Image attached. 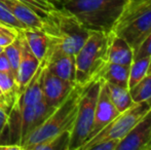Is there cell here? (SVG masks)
Listing matches in <instances>:
<instances>
[{"instance_id":"6da1fadb","label":"cell","mask_w":151,"mask_h":150,"mask_svg":"<svg viewBox=\"0 0 151 150\" xmlns=\"http://www.w3.org/2000/svg\"><path fill=\"white\" fill-rule=\"evenodd\" d=\"M129 0H67L60 7L72 14L88 31L110 34Z\"/></svg>"},{"instance_id":"7a4b0ae2","label":"cell","mask_w":151,"mask_h":150,"mask_svg":"<svg viewBox=\"0 0 151 150\" xmlns=\"http://www.w3.org/2000/svg\"><path fill=\"white\" fill-rule=\"evenodd\" d=\"M42 21L41 30L48 37V43L72 56L77 54L90 36L91 31L84 28L73 14L60 6H56Z\"/></svg>"},{"instance_id":"3957f363","label":"cell","mask_w":151,"mask_h":150,"mask_svg":"<svg viewBox=\"0 0 151 150\" xmlns=\"http://www.w3.org/2000/svg\"><path fill=\"white\" fill-rule=\"evenodd\" d=\"M82 90L83 86L78 84L74 85L71 92L59 104V106H57L47 118L29 135L23 146V150H29L33 145L48 140L62 132H72Z\"/></svg>"},{"instance_id":"277c9868","label":"cell","mask_w":151,"mask_h":150,"mask_svg":"<svg viewBox=\"0 0 151 150\" xmlns=\"http://www.w3.org/2000/svg\"><path fill=\"white\" fill-rule=\"evenodd\" d=\"M109 34L91 31L90 36L75 55V83L86 86L97 79L99 72L108 63Z\"/></svg>"},{"instance_id":"5b68a950","label":"cell","mask_w":151,"mask_h":150,"mask_svg":"<svg viewBox=\"0 0 151 150\" xmlns=\"http://www.w3.org/2000/svg\"><path fill=\"white\" fill-rule=\"evenodd\" d=\"M151 32V0L129 2L112 34L122 37L135 50Z\"/></svg>"},{"instance_id":"8992f818","label":"cell","mask_w":151,"mask_h":150,"mask_svg":"<svg viewBox=\"0 0 151 150\" xmlns=\"http://www.w3.org/2000/svg\"><path fill=\"white\" fill-rule=\"evenodd\" d=\"M101 79H93L83 86L78 103L77 114L71 132L69 150H81L90 139L95 119L96 105L99 96Z\"/></svg>"},{"instance_id":"52a82bcc","label":"cell","mask_w":151,"mask_h":150,"mask_svg":"<svg viewBox=\"0 0 151 150\" xmlns=\"http://www.w3.org/2000/svg\"><path fill=\"white\" fill-rule=\"evenodd\" d=\"M150 109L151 107L147 102L135 103L129 109L118 114L103 130H101L96 136L88 140L83 145L81 150H88L93 144L108 139L120 141Z\"/></svg>"},{"instance_id":"ba28073f","label":"cell","mask_w":151,"mask_h":150,"mask_svg":"<svg viewBox=\"0 0 151 150\" xmlns=\"http://www.w3.org/2000/svg\"><path fill=\"white\" fill-rule=\"evenodd\" d=\"M43 59L45 61L46 69L50 72L66 81L75 83V56L66 54L48 43Z\"/></svg>"},{"instance_id":"9c48e42d","label":"cell","mask_w":151,"mask_h":150,"mask_svg":"<svg viewBox=\"0 0 151 150\" xmlns=\"http://www.w3.org/2000/svg\"><path fill=\"white\" fill-rule=\"evenodd\" d=\"M54 110H55L54 107L48 106L44 100L37 103V104H34V105H31V106L25 107V108H23V109H20L21 146L22 147L24 146L25 142H26L29 135H30L35 128H37Z\"/></svg>"},{"instance_id":"30bf717a","label":"cell","mask_w":151,"mask_h":150,"mask_svg":"<svg viewBox=\"0 0 151 150\" xmlns=\"http://www.w3.org/2000/svg\"><path fill=\"white\" fill-rule=\"evenodd\" d=\"M151 142V109L119 141L116 150H147Z\"/></svg>"},{"instance_id":"8fae6325","label":"cell","mask_w":151,"mask_h":150,"mask_svg":"<svg viewBox=\"0 0 151 150\" xmlns=\"http://www.w3.org/2000/svg\"><path fill=\"white\" fill-rule=\"evenodd\" d=\"M74 85L75 83L66 81L50 72L46 69L45 65L42 77V93H43V100L48 106L54 108L59 106V104L71 92Z\"/></svg>"},{"instance_id":"7c38bea8","label":"cell","mask_w":151,"mask_h":150,"mask_svg":"<svg viewBox=\"0 0 151 150\" xmlns=\"http://www.w3.org/2000/svg\"><path fill=\"white\" fill-rule=\"evenodd\" d=\"M119 114V111L113 105L107 94L105 82L101 79V86H100L99 96H98L97 105L95 111V119H93V128L91 131L90 139L98 134L101 130H103L109 122H111L116 116Z\"/></svg>"},{"instance_id":"4fadbf2b","label":"cell","mask_w":151,"mask_h":150,"mask_svg":"<svg viewBox=\"0 0 151 150\" xmlns=\"http://www.w3.org/2000/svg\"><path fill=\"white\" fill-rule=\"evenodd\" d=\"M21 34V43H22V54H21V61L19 65L18 71L16 74V83H17V93L18 96L25 90L26 85L29 83L31 78L33 77L34 73L36 72L38 66L40 64V61L34 56V54L30 50L23 35L22 31H20Z\"/></svg>"},{"instance_id":"5bb4252c","label":"cell","mask_w":151,"mask_h":150,"mask_svg":"<svg viewBox=\"0 0 151 150\" xmlns=\"http://www.w3.org/2000/svg\"><path fill=\"white\" fill-rule=\"evenodd\" d=\"M45 61L42 59L38 66L36 72L34 73L33 77L26 85L25 90L18 96L16 100L17 106L20 109H23L27 106L37 104L43 101V93H42V77L45 69Z\"/></svg>"},{"instance_id":"9a60e30c","label":"cell","mask_w":151,"mask_h":150,"mask_svg":"<svg viewBox=\"0 0 151 150\" xmlns=\"http://www.w3.org/2000/svg\"><path fill=\"white\" fill-rule=\"evenodd\" d=\"M0 4L4 6L17 20L20 21L26 29L42 28V19L19 0H0Z\"/></svg>"},{"instance_id":"2e32d148","label":"cell","mask_w":151,"mask_h":150,"mask_svg":"<svg viewBox=\"0 0 151 150\" xmlns=\"http://www.w3.org/2000/svg\"><path fill=\"white\" fill-rule=\"evenodd\" d=\"M134 61V50L122 37L109 34L108 62L131 66Z\"/></svg>"},{"instance_id":"e0dca14e","label":"cell","mask_w":151,"mask_h":150,"mask_svg":"<svg viewBox=\"0 0 151 150\" xmlns=\"http://www.w3.org/2000/svg\"><path fill=\"white\" fill-rule=\"evenodd\" d=\"M129 66L108 62L99 72L97 79L129 88Z\"/></svg>"},{"instance_id":"ac0fdd59","label":"cell","mask_w":151,"mask_h":150,"mask_svg":"<svg viewBox=\"0 0 151 150\" xmlns=\"http://www.w3.org/2000/svg\"><path fill=\"white\" fill-rule=\"evenodd\" d=\"M21 31L28 43L30 50L38 60L41 61L47 50L48 37L41 29H25Z\"/></svg>"},{"instance_id":"d6986e66","label":"cell","mask_w":151,"mask_h":150,"mask_svg":"<svg viewBox=\"0 0 151 150\" xmlns=\"http://www.w3.org/2000/svg\"><path fill=\"white\" fill-rule=\"evenodd\" d=\"M105 82L106 90H107V94L109 96L110 100L112 101L116 109L119 111V113L125 111L135 104L131 96L129 88L110 83V82Z\"/></svg>"},{"instance_id":"ffe728a7","label":"cell","mask_w":151,"mask_h":150,"mask_svg":"<svg viewBox=\"0 0 151 150\" xmlns=\"http://www.w3.org/2000/svg\"><path fill=\"white\" fill-rule=\"evenodd\" d=\"M70 140L71 131H65L48 140L33 145L29 150H69Z\"/></svg>"},{"instance_id":"44dd1931","label":"cell","mask_w":151,"mask_h":150,"mask_svg":"<svg viewBox=\"0 0 151 150\" xmlns=\"http://www.w3.org/2000/svg\"><path fill=\"white\" fill-rule=\"evenodd\" d=\"M129 93L135 103L147 102L151 107V72L129 88Z\"/></svg>"},{"instance_id":"7402d4cb","label":"cell","mask_w":151,"mask_h":150,"mask_svg":"<svg viewBox=\"0 0 151 150\" xmlns=\"http://www.w3.org/2000/svg\"><path fill=\"white\" fill-rule=\"evenodd\" d=\"M150 58H141L134 60L129 66V88H133L142 78L145 77L149 69Z\"/></svg>"},{"instance_id":"603a6c76","label":"cell","mask_w":151,"mask_h":150,"mask_svg":"<svg viewBox=\"0 0 151 150\" xmlns=\"http://www.w3.org/2000/svg\"><path fill=\"white\" fill-rule=\"evenodd\" d=\"M4 54L6 55L8 61H9L12 74L16 77L17 71H18L20 61H21V54H22V43H21L20 31H19L18 35L14 38V41L4 47Z\"/></svg>"},{"instance_id":"cb8c5ba5","label":"cell","mask_w":151,"mask_h":150,"mask_svg":"<svg viewBox=\"0 0 151 150\" xmlns=\"http://www.w3.org/2000/svg\"><path fill=\"white\" fill-rule=\"evenodd\" d=\"M34 11L39 18L43 20L52 10L56 8V5L50 0H19Z\"/></svg>"},{"instance_id":"d4e9b609","label":"cell","mask_w":151,"mask_h":150,"mask_svg":"<svg viewBox=\"0 0 151 150\" xmlns=\"http://www.w3.org/2000/svg\"><path fill=\"white\" fill-rule=\"evenodd\" d=\"M0 23L4 24L6 26H9L12 28H14L16 30L21 31V30H25L26 27L18 21L7 9H6L4 6H2L0 4Z\"/></svg>"},{"instance_id":"484cf974","label":"cell","mask_w":151,"mask_h":150,"mask_svg":"<svg viewBox=\"0 0 151 150\" xmlns=\"http://www.w3.org/2000/svg\"><path fill=\"white\" fill-rule=\"evenodd\" d=\"M151 57V32L134 50V60Z\"/></svg>"},{"instance_id":"4316f807","label":"cell","mask_w":151,"mask_h":150,"mask_svg":"<svg viewBox=\"0 0 151 150\" xmlns=\"http://www.w3.org/2000/svg\"><path fill=\"white\" fill-rule=\"evenodd\" d=\"M118 143H119L118 140L108 139V140H104L99 143L93 144V146L90 147L88 150H116Z\"/></svg>"},{"instance_id":"83f0119b","label":"cell","mask_w":151,"mask_h":150,"mask_svg":"<svg viewBox=\"0 0 151 150\" xmlns=\"http://www.w3.org/2000/svg\"><path fill=\"white\" fill-rule=\"evenodd\" d=\"M10 107L7 106L4 103L0 102V137H1L2 133H3L4 128L6 126L7 123V119H8V115H9V111H10Z\"/></svg>"},{"instance_id":"f1b7e54d","label":"cell","mask_w":151,"mask_h":150,"mask_svg":"<svg viewBox=\"0 0 151 150\" xmlns=\"http://www.w3.org/2000/svg\"><path fill=\"white\" fill-rule=\"evenodd\" d=\"M0 72L12 73V67H10V64H9V61H8L6 55L4 54V50H3V52H1V54H0ZM14 78H16V77H14Z\"/></svg>"},{"instance_id":"f546056e","label":"cell","mask_w":151,"mask_h":150,"mask_svg":"<svg viewBox=\"0 0 151 150\" xmlns=\"http://www.w3.org/2000/svg\"><path fill=\"white\" fill-rule=\"evenodd\" d=\"M18 33H14V34H0V46L5 47L6 45L12 43L14 40V38L17 37Z\"/></svg>"},{"instance_id":"4dcf8cb0","label":"cell","mask_w":151,"mask_h":150,"mask_svg":"<svg viewBox=\"0 0 151 150\" xmlns=\"http://www.w3.org/2000/svg\"><path fill=\"white\" fill-rule=\"evenodd\" d=\"M18 32L19 31L16 30L14 28H12V27L6 26V25L0 23V34H14V33Z\"/></svg>"},{"instance_id":"1f68e13d","label":"cell","mask_w":151,"mask_h":150,"mask_svg":"<svg viewBox=\"0 0 151 150\" xmlns=\"http://www.w3.org/2000/svg\"><path fill=\"white\" fill-rule=\"evenodd\" d=\"M0 150H23L22 146L9 143H0Z\"/></svg>"},{"instance_id":"d6a6232c","label":"cell","mask_w":151,"mask_h":150,"mask_svg":"<svg viewBox=\"0 0 151 150\" xmlns=\"http://www.w3.org/2000/svg\"><path fill=\"white\" fill-rule=\"evenodd\" d=\"M50 1H52V3H54L56 6H59V5H60V4L63 3V2L67 1V0H50Z\"/></svg>"},{"instance_id":"836d02e7","label":"cell","mask_w":151,"mask_h":150,"mask_svg":"<svg viewBox=\"0 0 151 150\" xmlns=\"http://www.w3.org/2000/svg\"><path fill=\"white\" fill-rule=\"evenodd\" d=\"M151 72V57H150V63H149V69H148V73Z\"/></svg>"},{"instance_id":"e575fe53","label":"cell","mask_w":151,"mask_h":150,"mask_svg":"<svg viewBox=\"0 0 151 150\" xmlns=\"http://www.w3.org/2000/svg\"><path fill=\"white\" fill-rule=\"evenodd\" d=\"M3 50H4V47H2V46H0V54H1V52H3Z\"/></svg>"},{"instance_id":"d590c367","label":"cell","mask_w":151,"mask_h":150,"mask_svg":"<svg viewBox=\"0 0 151 150\" xmlns=\"http://www.w3.org/2000/svg\"><path fill=\"white\" fill-rule=\"evenodd\" d=\"M147 150H151V142L149 143V145H148V147H147Z\"/></svg>"},{"instance_id":"8d00e7d4","label":"cell","mask_w":151,"mask_h":150,"mask_svg":"<svg viewBox=\"0 0 151 150\" xmlns=\"http://www.w3.org/2000/svg\"><path fill=\"white\" fill-rule=\"evenodd\" d=\"M137 1H140V0H129V2H137Z\"/></svg>"},{"instance_id":"74e56055","label":"cell","mask_w":151,"mask_h":150,"mask_svg":"<svg viewBox=\"0 0 151 150\" xmlns=\"http://www.w3.org/2000/svg\"><path fill=\"white\" fill-rule=\"evenodd\" d=\"M1 97H3V95H2V93H1V90H0V98H1Z\"/></svg>"}]
</instances>
